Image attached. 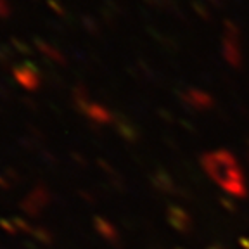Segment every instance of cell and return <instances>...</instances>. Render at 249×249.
<instances>
[{
  "label": "cell",
  "mask_w": 249,
  "mask_h": 249,
  "mask_svg": "<svg viewBox=\"0 0 249 249\" xmlns=\"http://www.w3.org/2000/svg\"><path fill=\"white\" fill-rule=\"evenodd\" d=\"M202 168L206 170L208 177L223 191L232 196H244L246 189L244 173L239 166L237 160L227 151H214L202 156Z\"/></svg>",
  "instance_id": "6da1fadb"
},
{
  "label": "cell",
  "mask_w": 249,
  "mask_h": 249,
  "mask_svg": "<svg viewBox=\"0 0 249 249\" xmlns=\"http://www.w3.org/2000/svg\"><path fill=\"white\" fill-rule=\"evenodd\" d=\"M223 55H225V59L232 66H239L241 64V35H239L237 26H233L232 23H227L225 30H223Z\"/></svg>",
  "instance_id": "7a4b0ae2"
},
{
  "label": "cell",
  "mask_w": 249,
  "mask_h": 249,
  "mask_svg": "<svg viewBox=\"0 0 249 249\" xmlns=\"http://www.w3.org/2000/svg\"><path fill=\"white\" fill-rule=\"evenodd\" d=\"M51 202V192L47 191L43 185H36L35 189H31L30 194L23 199L21 208L26 211L28 214L35 216V214L42 213V210H45Z\"/></svg>",
  "instance_id": "3957f363"
},
{
  "label": "cell",
  "mask_w": 249,
  "mask_h": 249,
  "mask_svg": "<svg viewBox=\"0 0 249 249\" xmlns=\"http://www.w3.org/2000/svg\"><path fill=\"white\" fill-rule=\"evenodd\" d=\"M76 107L92 121L93 124H111L113 123V114L107 107H104L102 104H97V102H92L89 99L85 101L78 102Z\"/></svg>",
  "instance_id": "277c9868"
},
{
  "label": "cell",
  "mask_w": 249,
  "mask_h": 249,
  "mask_svg": "<svg viewBox=\"0 0 249 249\" xmlns=\"http://www.w3.org/2000/svg\"><path fill=\"white\" fill-rule=\"evenodd\" d=\"M14 78L23 89L26 90H36L42 85V74L33 64H21L14 68Z\"/></svg>",
  "instance_id": "5b68a950"
},
{
  "label": "cell",
  "mask_w": 249,
  "mask_h": 249,
  "mask_svg": "<svg viewBox=\"0 0 249 249\" xmlns=\"http://www.w3.org/2000/svg\"><path fill=\"white\" fill-rule=\"evenodd\" d=\"M182 101L185 102L187 106H191L194 109H206L211 106V97L208 93L201 92L197 89H191L187 92L182 93Z\"/></svg>",
  "instance_id": "8992f818"
},
{
  "label": "cell",
  "mask_w": 249,
  "mask_h": 249,
  "mask_svg": "<svg viewBox=\"0 0 249 249\" xmlns=\"http://www.w3.org/2000/svg\"><path fill=\"white\" fill-rule=\"evenodd\" d=\"M170 222L178 230H187L189 225H191V218L187 216L182 210H170Z\"/></svg>",
  "instance_id": "52a82bcc"
},
{
  "label": "cell",
  "mask_w": 249,
  "mask_h": 249,
  "mask_svg": "<svg viewBox=\"0 0 249 249\" xmlns=\"http://www.w3.org/2000/svg\"><path fill=\"white\" fill-rule=\"evenodd\" d=\"M36 45H38V49L42 51V54L45 55V57L52 59V61H55V62H64L62 54L55 49L54 45H51V43H47V42H38Z\"/></svg>",
  "instance_id": "ba28073f"
},
{
  "label": "cell",
  "mask_w": 249,
  "mask_h": 249,
  "mask_svg": "<svg viewBox=\"0 0 249 249\" xmlns=\"http://www.w3.org/2000/svg\"><path fill=\"white\" fill-rule=\"evenodd\" d=\"M95 227H97L99 233H101V235H104V237H107V239H114L118 235V230L114 229L113 223L107 222V220L97 218V220H95Z\"/></svg>",
  "instance_id": "9c48e42d"
},
{
  "label": "cell",
  "mask_w": 249,
  "mask_h": 249,
  "mask_svg": "<svg viewBox=\"0 0 249 249\" xmlns=\"http://www.w3.org/2000/svg\"><path fill=\"white\" fill-rule=\"evenodd\" d=\"M11 14V5L7 0H0V18H7Z\"/></svg>",
  "instance_id": "30bf717a"
}]
</instances>
